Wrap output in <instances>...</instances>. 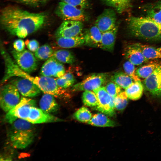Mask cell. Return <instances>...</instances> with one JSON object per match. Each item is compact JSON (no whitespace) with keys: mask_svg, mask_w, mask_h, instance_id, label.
Listing matches in <instances>:
<instances>
[{"mask_svg":"<svg viewBox=\"0 0 161 161\" xmlns=\"http://www.w3.org/2000/svg\"><path fill=\"white\" fill-rule=\"evenodd\" d=\"M12 56L19 67L24 72L30 73L37 68L38 63L35 55L29 51L24 49L21 51L13 49Z\"/></svg>","mask_w":161,"mask_h":161,"instance_id":"52a82bcc","label":"cell"},{"mask_svg":"<svg viewBox=\"0 0 161 161\" xmlns=\"http://www.w3.org/2000/svg\"><path fill=\"white\" fill-rule=\"evenodd\" d=\"M61 1L72 5L78 8L84 10L89 6L88 0H60Z\"/></svg>","mask_w":161,"mask_h":161,"instance_id":"d590c367","label":"cell"},{"mask_svg":"<svg viewBox=\"0 0 161 161\" xmlns=\"http://www.w3.org/2000/svg\"><path fill=\"white\" fill-rule=\"evenodd\" d=\"M105 5L115 9L121 14L129 10L131 7L132 0H101Z\"/></svg>","mask_w":161,"mask_h":161,"instance_id":"603a6c76","label":"cell"},{"mask_svg":"<svg viewBox=\"0 0 161 161\" xmlns=\"http://www.w3.org/2000/svg\"><path fill=\"white\" fill-rule=\"evenodd\" d=\"M55 79L57 85L59 87L64 89L71 86L75 81L74 75L69 72L65 73L62 77Z\"/></svg>","mask_w":161,"mask_h":161,"instance_id":"4dcf8cb0","label":"cell"},{"mask_svg":"<svg viewBox=\"0 0 161 161\" xmlns=\"http://www.w3.org/2000/svg\"><path fill=\"white\" fill-rule=\"evenodd\" d=\"M48 0H38L40 3H45Z\"/></svg>","mask_w":161,"mask_h":161,"instance_id":"ab89813d","label":"cell"},{"mask_svg":"<svg viewBox=\"0 0 161 161\" xmlns=\"http://www.w3.org/2000/svg\"><path fill=\"white\" fill-rule=\"evenodd\" d=\"M25 44V43L23 40L18 39L13 42V47L15 50L20 52L24 49Z\"/></svg>","mask_w":161,"mask_h":161,"instance_id":"74e56055","label":"cell"},{"mask_svg":"<svg viewBox=\"0 0 161 161\" xmlns=\"http://www.w3.org/2000/svg\"><path fill=\"white\" fill-rule=\"evenodd\" d=\"M83 22L76 21H64L55 33L56 37H71L82 32Z\"/></svg>","mask_w":161,"mask_h":161,"instance_id":"8fae6325","label":"cell"},{"mask_svg":"<svg viewBox=\"0 0 161 161\" xmlns=\"http://www.w3.org/2000/svg\"><path fill=\"white\" fill-rule=\"evenodd\" d=\"M47 19L45 13H31L15 6H7L1 11L0 23L3 29L21 38L41 29Z\"/></svg>","mask_w":161,"mask_h":161,"instance_id":"6da1fadb","label":"cell"},{"mask_svg":"<svg viewBox=\"0 0 161 161\" xmlns=\"http://www.w3.org/2000/svg\"><path fill=\"white\" fill-rule=\"evenodd\" d=\"M25 120L33 124L58 122L62 120L34 106H30L26 113Z\"/></svg>","mask_w":161,"mask_h":161,"instance_id":"30bf717a","label":"cell"},{"mask_svg":"<svg viewBox=\"0 0 161 161\" xmlns=\"http://www.w3.org/2000/svg\"><path fill=\"white\" fill-rule=\"evenodd\" d=\"M56 43L59 47L64 48H70L81 46L85 44L83 32L80 35L71 37H56Z\"/></svg>","mask_w":161,"mask_h":161,"instance_id":"d6986e66","label":"cell"},{"mask_svg":"<svg viewBox=\"0 0 161 161\" xmlns=\"http://www.w3.org/2000/svg\"><path fill=\"white\" fill-rule=\"evenodd\" d=\"M53 53L50 46L48 44H44L39 47L35 52L34 55L39 60H45L52 57Z\"/></svg>","mask_w":161,"mask_h":161,"instance_id":"f1b7e54d","label":"cell"},{"mask_svg":"<svg viewBox=\"0 0 161 161\" xmlns=\"http://www.w3.org/2000/svg\"><path fill=\"white\" fill-rule=\"evenodd\" d=\"M65 73L63 64L53 56L44 64L40 72L41 76L57 78L62 77Z\"/></svg>","mask_w":161,"mask_h":161,"instance_id":"7c38bea8","label":"cell"},{"mask_svg":"<svg viewBox=\"0 0 161 161\" xmlns=\"http://www.w3.org/2000/svg\"><path fill=\"white\" fill-rule=\"evenodd\" d=\"M134 44L149 60L161 58V47H155L139 43Z\"/></svg>","mask_w":161,"mask_h":161,"instance_id":"44dd1931","label":"cell"},{"mask_svg":"<svg viewBox=\"0 0 161 161\" xmlns=\"http://www.w3.org/2000/svg\"><path fill=\"white\" fill-rule=\"evenodd\" d=\"M25 44L28 49L31 52H35L39 47L38 42L35 39L27 40Z\"/></svg>","mask_w":161,"mask_h":161,"instance_id":"8d00e7d4","label":"cell"},{"mask_svg":"<svg viewBox=\"0 0 161 161\" xmlns=\"http://www.w3.org/2000/svg\"><path fill=\"white\" fill-rule=\"evenodd\" d=\"M124 54L126 58L134 65H140L149 61L134 43L126 47Z\"/></svg>","mask_w":161,"mask_h":161,"instance_id":"2e32d148","label":"cell"},{"mask_svg":"<svg viewBox=\"0 0 161 161\" xmlns=\"http://www.w3.org/2000/svg\"><path fill=\"white\" fill-rule=\"evenodd\" d=\"M1 54L5 66V74L1 80V83H4L13 77L24 78L35 84L45 94H49L58 98L67 97L68 94L67 91L57 85L55 79L43 76H32L21 69L4 50L1 51Z\"/></svg>","mask_w":161,"mask_h":161,"instance_id":"7a4b0ae2","label":"cell"},{"mask_svg":"<svg viewBox=\"0 0 161 161\" xmlns=\"http://www.w3.org/2000/svg\"><path fill=\"white\" fill-rule=\"evenodd\" d=\"M90 125L99 127H114L116 125L114 121L103 114L94 115L88 123Z\"/></svg>","mask_w":161,"mask_h":161,"instance_id":"484cf974","label":"cell"},{"mask_svg":"<svg viewBox=\"0 0 161 161\" xmlns=\"http://www.w3.org/2000/svg\"><path fill=\"white\" fill-rule=\"evenodd\" d=\"M82 100L84 104L90 107H97L99 102L95 93L91 90H86L83 92Z\"/></svg>","mask_w":161,"mask_h":161,"instance_id":"f546056e","label":"cell"},{"mask_svg":"<svg viewBox=\"0 0 161 161\" xmlns=\"http://www.w3.org/2000/svg\"><path fill=\"white\" fill-rule=\"evenodd\" d=\"M84 45L91 47H100L102 33L95 25L86 29L83 33Z\"/></svg>","mask_w":161,"mask_h":161,"instance_id":"e0dca14e","label":"cell"},{"mask_svg":"<svg viewBox=\"0 0 161 161\" xmlns=\"http://www.w3.org/2000/svg\"><path fill=\"white\" fill-rule=\"evenodd\" d=\"M24 4L33 7L38 6L40 3L38 0H16Z\"/></svg>","mask_w":161,"mask_h":161,"instance_id":"f35d334b","label":"cell"},{"mask_svg":"<svg viewBox=\"0 0 161 161\" xmlns=\"http://www.w3.org/2000/svg\"><path fill=\"white\" fill-rule=\"evenodd\" d=\"M54 97L49 94L44 95L39 101L40 109L45 112L48 113L57 111L59 107Z\"/></svg>","mask_w":161,"mask_h":161,"instance_id":"7402d4cb","label":"cell"},{"mask_svg":"<svg viewBox=\"0 0 161 161\" xmlns=\"http://www.w3.org/2000/svg\"><path fill=\"white\" fill-rule=\"evenodd\" d=\"M123 66L125 73L130 77L134 81L141 82L140 78L136 74L134 65L128 61L124 63Z\"/></svg>","mask_w":161,"mask_h":161,"instance_id":"836d02e7","label":"cell"},{"mask_svg":"<svg viewBox=\"0 0 161 161\" xmlns=\"http://www.w3.org/2000/svg\"><path fill=\"white\" fill-rule=\"evenodd\" d=\"M105 87L109 94L114 97L122 91L121 88L120 86L112 81L107 83Z\"/></svg>","mask_w":161,"mask_h":161,"instance_id":"e575fe53","label":"cell"},{"mask_svg":"<svg viewBox=\"0 0 161 161\" xmlns=\"http://www.w3.org/2000/svg\"><path fill=\"white\" fill-rule=\"evenodd\" d=\"M127 29L133 37L148 41H161V24L147 18L129 17Z\"/></svg>","mask_w":161,"mask_h":161,"instance_id":"3957f363","label":"cell"},{"mask_svg":"<svg viewBox=\"0 0 161 161\" xmlns=\"http://www.w3.org/2000/svg\"><path fill=\"white\" fill-rule=\"evenodd\" d=\"M20 100L19 92L13 84L8 83L1 87L0 104L4 111L9 112L19 103Z\"/></svg>","mask_w":161,"mask_h":161,"instance_id":"8992f818","label":"cell"},{"mask_svg":"<svg viewBox=\"0 0 161 161\" xmlns=\"http://www.w3.org/2000/svg\"><path fill=\"white\" fill-rule=\"evenodd\" d=\"M52 56L62 63L72 64L75 61L74 54L71 51L66 49L58 50L54 52Z\"/></svg>","mask_w":161,"mask_h":161,"instance_id":"83f0119b","label":"cell"},{"mask_svg":"<svg viewBox=\"0 0 161 161\" xmlns=\"http://www.w3.org/2000/svg\"><path fill=\"white\" fill-rule=\"evenodd\" d=\"M96 94L98 100V105L96 109L108 116H112L115 114V97L111 96L105 87H100L93 90Z\"/></svg>","mask_w":161,"mask_h":161,"instance_id":"9c48e42d","label":"cell"},{"mask_svg":"<svg viewBox=\"0 0 161 161\" xmlns=\"http://www.w3.org/2000/svg\"><path fill=\"white\" fill-rule=\"evenodd\" d=\"M117 16L112 9H105L96 19L95 25L103 33L113 28L117 24Z\"/></svg>","mask_w":161,"mask_h":161,"instance_id":"9a60e30c","label":"cell"},{"mask_svg":"<svg viewBox=\"0 0 161 161\" xmlns=\"http://www.w3.org/2000/svg\"><path fill=\"white\" fill-rule=\"evenodd\" d=\"M118 28L117 24L113 28L102 33L100 48L110 52L113 51Z\"/></svg>","mask_w":161,"mask_h":161,"instance_id":"ac0fdd59","label":"cell"},{"mask_svg":"<svg viewBox=\"0 0 161 161\" xmlns=\"http://www.w3.org/2000/svg\"><path fill=\"white\" fill-rule=\"evenodd\" d=\"M143 12L144 17L161 24V0L146 6Z\"/></svg>","mask_w":161,"mask_h":161,"instance_id":"ffe728a7","label":"cell"},{"mask_svg":"<svg viewBox=\"0 0 161 161\" xmlns=\"http://www.w3.org/2000/svg\"><path fill=\"white\" fill-rule=\"evenodd\" d=\"M10 124L7 136L13 147L17 149H24L33 141L36 135L35 128L33 124L18 119Z\"/></svg>","mask_w":161,"mask_h":161,"instance_id":"277c9868","label":"cell"},{"mask_svg":"<svg viewBox=\"0 0 161 161\" xmlns=\"http://www.w3.org/2000/svg\"><path fill=\"white\" fill-rule=\"evenodd\" d=\"M74 118L83 123H88L92 118V114L89 109L85 107L78 109L74 113Z\"/></svg>","mask_w":161,"mask_h":161,"instance_id":"1f68e13d","label":"cell"},{"mask_svg":"<svg viewBox=\"0 0 161 161\" xmlns=\"http://www.w3.org/2000/svg\"><path fill=\"white\" fill-rule=\"evenodd\" d=\"M56 15L64 21L84 22L89 17L84 10L80 9L62 1L59 2L55 11Z\"/></svg>","mask_w":161,"mask_h":161,"instance_id":"5b68a950","label":"cell"},{"mask_svg":"<svg viewBox=\"0 0 161 161\" xmlns=\"http://www.w3.org/2000/svg\"><path fill=\"white\" fill-rule=\"evenodd\" d=\"M144 88L141 82L134 81L125 89V92L129 99L137 100L141 97Z\"/></svg>","mask_w":161,"mask_h":161,"instance_id":"d4e9b609","label":"cell"},{"mask_svg":"<svg viewBox=\"0 0 161 161\" xmlns=\"http://www.w3.org/2000/svg\"><path fill=\"white\" fill-rule=\"evenodd\" d=\"M128 99L125 91H122L115 97L114 103L115 108L119 111L123 110L128 104Z\"/></svg>","mask_w":161,"mask_h":161,"instance_id":"d6a6232c","label":"cell"},{"mask_svg":"<svg viewBox=\"0 0 161 161\" xmlns=\"http://www.w3.org/2000/svg\"><path fill=\"white\" fill-rule=\"evenodd\" d=\"M143 85L145 89L151 95L161 97V65L144 79Z\"/></svg>","mask_w":161,"mask_h":161,"instance_id":"5bb4252c","label":"cell"},{"mask_svg":"<svg viewBox=\"0 0 161 161\" xmlns=\"http://www.w3.org/2000/svg\"><path fill=\"white\" fill-rule=\"evenodd\" d=\"M109 76L107 73H95L81 82L74 85L72 91L93 90L102 86L107 81Z\"/></svg>","mask_w":161,"mask_h":161,"instance_id":"ba28073f","label":"cell"},{"mask_svg":"<svg viewBox=\"0 0 161 161\" xmlns=\"http://www.w3.org/2000/svg\"><path fill=\"white\" fill-rule=\"evenodd\" d=\"M161 65V62L154 61L140 66L136 70V73L140 78L145 79L150 75L157 68Z\"/></svg>","mask_w":161,"mask_h":161,"instance_id":"cb8c5ba5","label":"cell"},{"mask_svg":"<svg viewBox=\"0 0 161 161\" xmlns=\"http://www.w3.org/2000/svg\"><path fill=\"white\" fill-rule=\"evenodd\" d=\"M10 83L14 85L19 92L25 97L36 96L41 91L35 84L25 78L17 77L12 80Z\"/></svg>","mask_w":161,"mask_h":161,"instance_id":"4fadbf2b","label":"cell"},{"mask_svg":"<svg viewBox=\"0 0 161 161\" xmlns=\"http://www.w3.org/2000/svg\"><path fill=\"white\" fill-rule=\"evenodd\" d=\"M111 80L125 89L130 86L134 81L127 74L122 72L115 73L111 77Z\"/></svg>","mask_w":161,"mask_h":161,"instance_id":"4316f807","label":"cell"}]
</instances>
